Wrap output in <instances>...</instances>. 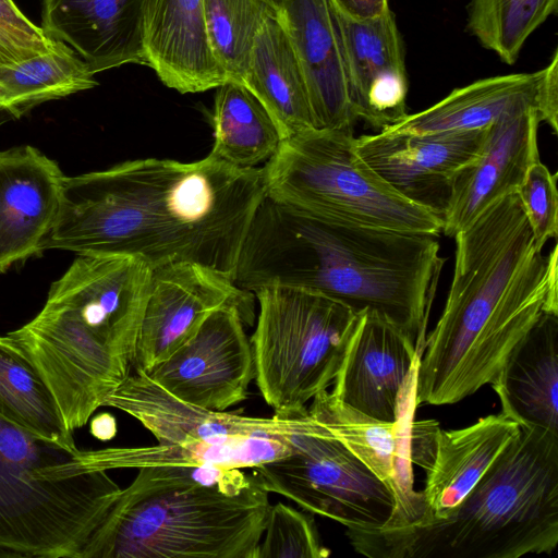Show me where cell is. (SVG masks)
<instances>
[{"instance_id":"34","label":"cell","mask_w":558,"mask_h":558,"mask_svg":"<svg viewBox=\"0 0 558 558\" xmlns=\"http://www.w3.org/2000/svg\"><path fill=\"white\" fill-rule=\"evenodd\" d=\"M515 193L532 229L535 247L543 251L547 241L558 233L557 173L537 160Z\"/></svg>"},{"instance_id":"17","label":"cell","mask_w":558,"mask_h":558,"mask_svg":"<svg viewBox=\"0 0 558 558\" xmlns=\"http://www.w3.org/2000/svg\"><path fill=\"white\" fill-rule=\"evenodd\" d=\"M308 410L328 435L340 441L393 492L398 510L386 527L413 523L425 514L421 492L414 489L412 430L415 395L398 421H377L338 400L327 389L317 393Z\"/></svg>"},{"instance_id":"27","label":"cell","mask_w":558,"mask_h":558,"mask_svg":"<svg viewBox=\"0 0 558 558\" xmlns=\"http://www.w3.org/2000/svg\"><path fill=\"white\" fill-rule=\"evenodd\" d=\"M290 450L289 435L257 434L182 445L110 447L102 449V457L107 471L158 465H214L243 470L277 460Z\"/></svg>"},{"instance_id":"4","label":"cell","mask_w":558,"mask_h":558,"mask_svg":"<svg viewBox=\"0 0 558 558\" xmlns=\"http://www.w3.org/2000/svg\"><path fill=\"white\" fill-rule=\"evenodd\" d=\"M153 269L130 256L77 255L41 311L7 333L74 432L130 375Z\"/></svg>"},{"instance_id":"20","label":"cell","mask_w":558,"mask_h":558,"mask_svg":"<svg viewBox=\"0 0 558 558\" xmlns=\"http://www.w3.org/2000/svg\"><path fill=\"white\" fill-rule=\"evenodd\" d=\"M65 175L31 145L0 151V274L43 252Z\"/></svg>"},{"instance_id":"40","label":"cell","mask_w":558,"mask_h":558,"mask_svg":"<svg viewBox=\"0 0 558 558\" xmlns=\"http://www.w3.org/2000/svg\"><path fill=\"white\" fill-rule=\"evenodd\" d=\"M275 9L276 11L280 14L281 10L283 9L284 7V3L287 0H267Z\"/></svg>"},{"instance_id":"39","label":"cell","mask_w":558,"mask_h":558,"mask_svg":"<svg viewBox=\"0 0 558 558\" xmlns=\"http://www.w3.org/2000/svg\"><path fill=\"white\" fill-rule=\"evenodd\" d=\"M89 432L98 440H111L118 432L117 420L111 413L101 412L92 417Z\"/></svg>"},{"instance_id":"19","label":"cell","mask_w":558,"mask_h":558,"mask_svg":"<svg viewBox=\"0 0 558 558\" xmlns=\"http://www.w3.org/2000/svg\"><path fill=\"white\" fill-rule=\"evenodd\" d=\"M104 407L128 413L148 429L161 445L218 441L257 434L290 435L313 423L308 410L289 417H253L213 411L184 402L135 372L105 400Z\"/></svg>"},{"instance_id":"26","label":"cell","mask_w":558,"mask_h":558,"mask_svg":"<svg viewBox=\"0 0 558 558\" xmlns=\"http://www.w3.org/2000/svg\"><path fill=\"white\" fill-rule=\"evenodd\" d=\"M242 84L271 116L283 140L316 129L303 73L279 16L258 32Z\"/></svg>"},{"instance_id":"23","label":"cell","mask_w":558,"mask_h":558,"mask_svg":"<svg viewBox=\"0 0 558 558\" xmlns=\"http://www.w3.org/2000/svg\"><path fill=\"white\" fill-rule=\"evenodd\" d=\"M144 47L147 66L181 94L206 92L229 81L211 49L203 0H148Z\"/></svg>"},{"instance_id":"8","label":"cell","mask_w":558,"mask_h":558,"mask_svg":"<svg viewBox=\"0 0 558 558\" xmlns=\"http://www.w3.org/2000/svg\"><path fill=\"white\" fill-rule=\"evenodd\" d=\"M353 128L284 138L263 169L266 194L328 220L437 235L442 219L408 201L359 155Z\"/></svg>"},{"instance_id":"2","label":"cell","mask_w":558,"mask_h":558,"mask_svg":"<svg viewBox=\"0 0 558 558\" xmlns=\"http://www.w3.org/2000/svg\"><path fill=\"white\" fill-rule=\"evenodd\" d=\"M453 239L446 304L416 367V407L453 404L490 384L538 318L558 312L557 245L536 250L517 193Z\"/></svg>"},{"instance_id":"6","label":"cell","mask_w":558,"mask_h":558,"mask_svg":"<svg viewBox=\"0 0 558 558\" xmlns=\"http://www.w3.org/2000/svg\"><path fill=\"white\" fill-rule=\"evenodd\" d=\"M137 471L78 558H257L270 502L255 471L214 465Z\"/></svg>"},{"instance_id":"7","label":"cell","mask_w":558,"mask_h":558,"mask_svg":"<svg viewBox=\"0 0 558 558\" xmlns=\"http://www.w3.org/2000/svg\"><path fill=\"white\" fill-rule=\"evenodd\" d=\"M120 492L99 449L69 448L0 415V548L78 558Z\"/></svg>"},{"instance_id":"33","label":"cell","mask_w":558,"mask_h":558,"mask_svg":"<svg viewBox=\"0 0 558 558\" xmlns=\"http://www.w3.org/2000/svg\"><path fill=\"white\" fill-rule=\"evenodd\" d=\"M314 517L278 502L270 505L257 558H326Z\"/></svg>"},{"instance_id":"38","label":"cell","mask_w":558,"mask_h":558,"mask_svg":"<svg viewBox=\"0 0 558 558\" xmlns=\"http://www.w3.org/2000/svg\"><path fill=\"white\" fill-rule=\"evenodd\" d=\"M0 21L34 36H45L39 26L32 23L13 0H0Z\"/></svg>"},{"instance_id":"3","label":"cell","mask_w":558,"mask_h":558,"mask_svg":"<svg viewBox=\"0 0 558 558\" xmlns=\"http://www.w3.org/2000/svg\"><path fill=\"white\" fill-rule=\"evenodd\" d=\"M437 235L342 223L278 202L259 203L233 281L254 293L287 286L389 320L422 344L444 259Z\"/></svg>"},{"instance_id":"29","label":"cell","mask_w":558,"mask_h":558,"mask_svg":"<svg viewBox=\"0 0 558 558\" xmlns=\"http://www.w3.org/2000/svg\"><path fill=\"white\" fill-rule=\"evenodd\" d=\"M97 85L80 56L64 43L53 41L47 52L0 68V111L20 118L43 102Z\"/></svg>"},{"instance_id":"9","label":"cell","mask_w":558,"mask_h":558,"mask_svg":"<svg viewBox=\"0 0 558 558\" xmlns=\"http://www.w3.org/2000/svg\"><path fill=\"white\" fill-rule=\"evenodd\" d=\"M254 294V379L275 415L289 417L333 381L360 315L302 288L266 286Z\"/></svg>"},{"instance_id":"32","label":"cell","mask_w":558,"mask_h":558,"mask_svg":"<svg viewBox=\"0 0 558 558\" xmlns=\"http://www.w3.org/2000/svg\"><path fill=\"white\" fill-rule=\"evenodd\" d=\"M214 54L229 81L242 84L254 40L279 13L267 0H203Z\"/></svg>"},{"instance_id":"18","label":"cell","mask_w":558,"mask_h":558,"mask_svg":"<svg viewBox=\"0 0 558 558\" xmlns=\"http://www.w3.org/2000/svg\"><path fill=\"white\" fill-rule=\"evenodd\" d=\"M536 108H519L485 130L476 156L456 174L441 217L445 235L453 238L500 198L513 194L529 168L539 160Z\"/></svg>"},{"instance_id":"37","label":"cell","mask_w":558,"mask_h":558,"mask_svg":"<svg viewBox=\"0 0 558 558\" xmlns=\"http://www.w3.org/2000/svg\"><path fill=\"white\" fill-rule=\"evenodd\" d=\"M340 14L356 21L378 17L389 10L388 0H329Z\"/></svg>"},{"instance_id":"16","label":"cell","mask_w":558,"mask_h":558,"mask_svg":"<svg viewBox=\"0 0 558 558\" xmlns=\"http://www.w3.org/2000/svg\"><path fill=\"white\" fill-rule=\"evenodd\" d=\"M331 5V4H330ZM347 70L354 117L374 129L396 124L408 116L405 51L395 13L356 21L331 5Z\"/></svg>"},{"instance_id":"28","label":"cell","mask_w":558,"mask_h":558,"mask_svg":"<svg viewBox=\"0 0 558 558\" xmlns=\"http://www.w3.org/2000/svg\"><path fill=\"white\" fill-rule=\"evenodd\" d=\"M211 125L209 154L239 168L267 162L283 141L265 107L239 82L228 81L216 88Z\"/></svg>"},{"instance_id":"41","label":"cell","mask_w":558,"mask_h":558,"mask_svg":"<svg viewBox=\"0 0 558 558\" xmlns=\"http://www.w3.org/2000/svg\"><path fill=\"white\" fill-rule=\"evenodd\" d=\"M0 557H20L16 553L0 548Z\"/></svg>"},{"instance_id":"36","label":"cell","mask_w":558,"mask_h":558,"mask_svg":"<svg viewBox=\"0 0 558 558\" xmlns=\"http://www.w3.org/2000/svg\"><path fill=\"white\" fill-rule=\"evenodd\" d=\"M542 108L539 112L541 122H545L553 130L558 132V51H554L550 62L543 68V80L541 85Z\"/></svg>"},{"instance_id":"15","label":"cell","mask_w":558,"mask_h":558,"mask_svg":"<svg viewBox=\"0 0 558 558\" xmlns=\"http://www.w3.org/2000/svg\"><path fill=\"white\" fill-rule=\"evenodd\" d=\"M519 430L502 412L450 430L434 421L413 422L412 461L427 472L424 517L440 518L458 505Z\"/></svg>"},{"instance_id":"14","label":"cell","mask_w":558,"mask_h":558,"mask_svg":"<svg viewBox=\"0 0 558 558\" xmlns=\"http://www.w3.org/2000/svg\"><path fill=\"white\" fill-rule=\"evenodd\" d=\"M485 130L392 133L356 137L361 158L408 201L442 217L453 179L472 160Z\"/></svg>"},{"instance_id":"21","label":"cell","mask_w":558,"mask_h":558,"mask_svg":"<svg viewBox=\"0 0 558 558\" xmlns=\"http://www.w3.org/2000/svg\"><path fill=\"white\" fill-rule=\"evenodd\" d=\"M148 0H43L40 29L72 48L95 75L124 64L147 65Z\"/></svg>"},{"instance_id":"1","label":"cell","mask_w":558,"mask_h":558,"mask_svg":"<svg viewBox=\"0 0 558 558\" xmlns=\"http://www.w3.org/2000/svg\"><path fill=\"white\" fill-rule=\"evenodd\" d=\"M265 195L262 168L234 167L210 154L193 162L128 160L64 178L43 251L130 256L151 269L189 262L233 279Z\"/></svg>"},{"instance_id":"5","label":"cell","mask_w":558,"mask_h":558,"mask_svg":"<svg viewBox=\"0 0 558 558\" xmlns=\"http://www.w3.org/2000/svg\"><path fill=\"white\" fill-rule=\"evenodd\" d=\"M371 558H519L558 544V434L520 426L483 476L440 518L347 529Z\"/></svg>"},{"instance_id":"35","label":"cell","mask_w":558,"mask_h":558,"mask_svg":"<svg viewBox=\"0 0 558 558\" xmlns=\"http://www.w3.org/2000/svg\"><path fill=\"white\" fill-rule=\"evenodd\" d=\"M53 41L34 36L0 21V68L13 66L34 56L47 52Z\"/></svg>"},{"instance_id":"25","label":"cell","mask_w":558,"mask_h":558,"mask_svg":"<svg viewBox=\"0 0 558 558\" xmlns=\"http://www.w3.org/2000/svg\"><path fill=\"white\" fill-rule=\"evenodd\" d=\"M542 80L543 69L478 80L383 130L413 134L484 130L525 106L536 108L539 116Z\"/></svg>"},{"instance_id":"22","label":"cell","mask_w":558,"mask_h":558,"mask_svg":"<svg viewBox=\"0 0 558 558\" xmlns=\"http://www.w3.org/2000/svg\"><path fill=\"white\" fill-rule=\"evenodd\" d=\"M279 17L301 66L316 129L353 128L356 118L329 0H287Z\"/></svg>"},{"instance_id":"10","label":"cell","mask_w":558,"mask_h":558,"mask_svg":"<svg viewBox=\"0 0 558 558\" xmlns=\"http://www.w3.org/2000/svg\"><path fill=\"white\" fill-rule=\"evenodd\" d=\"M290 452L253 469L269 493L347 529L373 531L392 523L390 487L314 420L289 435Z\"/></svg>"},{"instance_id":"12","label":"cell","mask_w":558,"mask_h":558,"mask_svg":"<svg viewBox=\"0 0 558 558\" xmlns=\"http://www.w3.org/2000/svg\"><path fill=\"white\" fill-rule=\"evenodd\" d=\"M236 306L213 312L197 331L147 375L175 398L193 405L227 411L246 399L254 360Z\"/></svg>"},{"instance_id":"24","label":"cell","mask_w":558,"mask_h":558,"mask_svg":"<svg viewBox=\"0 0 558 558\" xmlns=\"http://www.w3.org/2000/svg\"><path fill=\"white\" fill-rule=\"evenodd\" d=\"M520 426L558 434V312H545L489 384Z\"/></svg>"},{"instance_id":"31","label":"cell","mask_w":558,"mask_h":558,"mask_svg":"<svg viewBox=\"0 0 558 558\" xmlns=\"http://www.w3.org/2000/svg\"><path fill=\"white\" fill-rule=\"evenodd\" d=\"M557 10L558 0H470L466 29L512 65L527 38Z\"/></svg>"},{"instance_id":"30","label":"cell","mask_w":558,"mask_h":558,"mask_svg":"<svg viewBox=\"0 0 558 558\" xmlns=\"http://www.w3.org/2000/svg\"><path fill=\"white\" fill-rule=\"evenodd\" d=\"M0 415L38 436L76 447L47 383L7 335L0 336Z\"/></svg>"},{"instance_id":"11","label":"cell","mask_w":558,"mask_h":558,"mask_svg":"<svg viewBox=\"0 0 558 558\" xmlns=\"http://www.w3.org/2000/svg\"><path fill=\"white\" fill-rule=\"evenodd\" d=\"M253 301V293L239 288L231 277L199 264L180 262L154 268L132 367L149 373L221 307H239L251 325Z\"/></svg>"},{"instance_id":"13","label":"cell","mask_w":558,"mask_h":558,"mask_svg":"<svg viewBox=\"0 0 558 558\" xmlns=\"http://www.w3.org/2000/svg\"><path fill=\"white\" fill-rule=\"evenodd\" d=\"M420 356L407 332L365 312L359 316L331 393L377 421L393 423L415 395Z\"/></svg>"}]
</instances>
